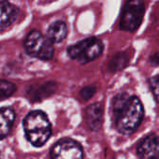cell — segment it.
I'll list each match as a JSON object with an SVG mask.
<instances>
[{"mask_svg":"<svg viewBox=\"0 0 159 159\" xmlns=\"http://www.w3.org/2000/svg\"><path fill=\"white\" fill-rule=\"evenodd\" d=\"M96 94V88L94 86H85L80 91V96L84 100H89Z\"/></svg>","mask_w":159,"mask_h":159,"instance_id":"15","label":"cell"},{"mask_svg":"<svg viewBox=\"0 0 159 159\" xmlns=\"http://www.w3.org/2000/svg\"><path fill=\"white\" fill-rule=\"evenodd\" d=\"M16 91V85L6 80H0V100L10 98Z\"/></svg>","mask_w":159,"mask_h":159,"instance_id":"13","label":"cell"},{"mask_svg":"<svg viewBox=\"0 0 159 159\" xmlns=\"http://www.w3.org/2000/svg\"><path fill=\"white\" fill-rule=\"evenodd\" d=\"M150 86L155 100L159 103V75H154L150 79Z\"/></svg>","mask_w":159,"mask_h":159,"instance_id":"14","label":"cell"},{"mask_svg":"<svg viewBox=\"0 0 159 159\" xmlns=\"http://www.w3.org/2000/svg\"><path fill=\"white\" fill-rule=\"evenodd\" d=\"M19 9L7 0L0 1V31L10 27L18 18Z\"/></svg>","mask_w":159,"mask_h":159,"instance_id":"9","label":"cell"},{"mask_svg":"<svg viewBox=\"0 0 159 159\" xmlns=\"http://www.w3.org/2000/svg\"><path fill=\"white\" fill-rule=\"evenodd\" d=\"M145 11L144 0H126L120 17V29L135 32L140 26Z\"/></svg>","mask_w":159,"mask_h":159,"instance_id":"5","label":"cell"},{"mask_svg":"<svg viewBox=\"0 0 159 159\" xmlns=\"http://www.w3.org/2000/svg\"><path fill=\"white\" fill-rule=\"evenodd\" d=\"M112 113L117 131L129 136L140 125L144 116V109L138 97L129 96L123 92L113 98Z\"/></svg>","mask_w":159,"mask_h":159,"instance_id":"1","label":"cell"},{"mask_svg":"<svg viewBox=\"0 0 159 159\" xmlns=\"http://www.w3.org/2000/svg\"><path fill=\"white\" fill-rule=\"evenodd\" d=\"M103 106L100 103H94L88 106L84 111L85 122L92 131H98L103 124Z\"/></svg>","mask_w":159,"mask_h":159,"instance_id":"8","label":"cell"},{"mask_svg":"<svg viewBox=\"0 0 159 159\" xmlns=\"http://www.w3.org/2000/svg\"><path fill=\"white\" fill-rule=\"evenodd\" d=\"M27 140L35 147L43 146L52 135V125L47 114L42 111L29 112L23 122Z\"/></svg>","mask_w":159,"mask_h":159,"instance_id":"2","label":"cell"},{"mask_svg":"<svg viewBox=\"0 0 159 159\" xmlns=\"http://www.w3.org/2000/svg\"><path fill=\"white\" fill-rule=\"evenodd\" d=\"M136 151L139 159H155L159 155V136H146L138 143Z\"/></svg>","mask_w":159,"mask_h":159,"instance_id":"7","label":"cell"},{"mask_svg":"<svg viewBox=\"0 0 159 159\" xmlns=\"http://www.w3.org/2000/svg\"><path fill=\"white\" fill-rule=\"evenodd\" d=\"M0 159H1V158H0Z\"/></svg>","mask_w":159,"mask_h":159,"instance_id":"17","label":"cell"},{"mask_svg":"<svg viewBox=\"0 0 159 159\" xmlns=\"http://www.w3.org/2000/svg\"><path fill=\"white\" fill-rule=\"evenodd\" d=\"M67 35V25L64 21H56L52 23L48 30L46 37L52 43L62 42Z\"/></svg>","mask_w":159,"mask_h":159,"instance_id":"11","label":"cell"},{"mask_svg":"<svg viewBox=\"0 0 159 159\" xmlns=\"http://www.w3.org/2000/svg\"><path fill=\"white\" fill-rule=\"evenodd\" d=\"M51 159H84V149L78 141L65 138L51 149Z\"/></svg>","mask_w":159,"mask_h":159,"instance_id":"6","label":"cell"},{"mask_svg":"<svg viewBox=\"0 0 159 159\" xmlns=\"http://www.w3.org/2000/svg\"><path fill=\"white\" fill-rule=\"evenodd\" d=\"M129 63V58L126 52H118L112 56L110 61L109 67L111 71H119L124 69Z\"/></svg>","mask_w":159,"mask_h":159,"instance_id":"12","label":"cell"},{"mask_svg":"<svg viewBox=\"0 0 159 159\" xmlns=\"http://www.w3.org/2000/svg\"><path fill=\"white\" fill-rule=\"evenodd\" d=\"M103 49L104 45L101 39L92 37L69 46L66 52L71 59L76 60L82 65H85L99 57Z\"/></svg>","mask_w":159,"mask_h":159,"instance_id":"3","label":"cell"},{"mask_svg":"<svg viewBox=\"0 0 159 159\" xmlns=\"http://www.w3.org/2000/svg\"><path fill=\"white\" fill-rule=\"evenodd\" d=\"M24 47L26 53L32 57L48 61L53 57L54 48L47 37L38 30H32L25 37Z\"/></svg>","mask_w":159,"mask_h":159,"instance_id":"4","label":"cell"},{"mask_svg":"<svg viewBox=\"0 0 159 159\" xmlns=\"http://www.w3.org/2000/svg\"><path fill=\"white\" fill-rule=\"evenodd\" d=\"M150 60H151V62H152V64L159 66V52H156V53H154L153 55H152L151 58H150Z\"/></svg>","mask_w":159,"mask_h":159,"instance_id":"16","label":"cell"},{"mask_svg":"<svg viewBox=\"0 0 159 159\" xmlns=\"http://www.w3.org/2000/svg\"><path fill=\"white\" fill-rule=\"evenodd\" d=\"M15 120V111L11 108L0 109V139H5L11 132Z\"/></svg>","mask_w":159,"mask_h":159,"instance_id":"10","label":"cell"}]
</instances>
